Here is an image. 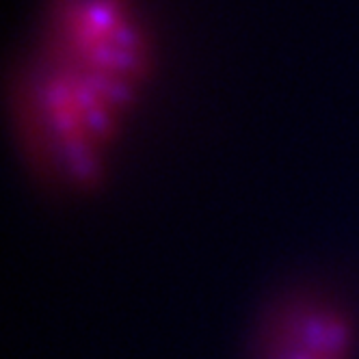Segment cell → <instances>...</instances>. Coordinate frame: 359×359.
I'll return each instance as SVG.
<instances>
[{
  "instance_id": "6da1fadb",
  "label": "cell",
  "mask_w": 359,
  "mask_h": 359,
  "mask_svg": "<svg viewBox=\"0 0 359 359\" xmlns=\"http://www.w3.org/2000/svg\"><path fill=\"white\" fill-rule=\"evenodd\" d=\"M156 61L141 0H43L11 93L31 165L69 189L100 184Z\"/></svg>"
},
{
  "instance_id": "7a4b0ae2",
  "label": "cell",
  "mask_w": 359,
  "mask_h": 359,
  "mask_svg": "<svg viewBox=\"0 0 359 359\" xmlns=\"http://www.w3.org/2000/svg\"><path fill=\"white\" fill-rule=\"evenodd\" d=\"M355 325L340 305L318 297L279 303L266 316L255 359H353Z\"/></svg>"
}]
</instances>
